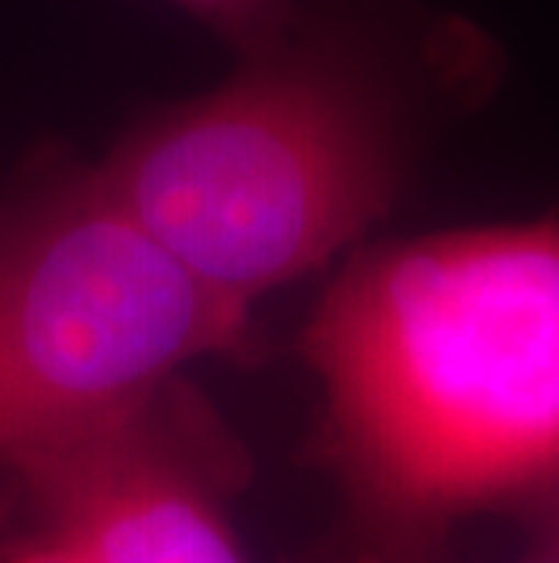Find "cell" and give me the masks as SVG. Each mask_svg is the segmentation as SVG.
<instances>
[{"label":"cell","instance_id":"6da1fadb","mask_svg":"<svg viewBox=\"0 0 559 563\" xmlns=\"http://www.w3.org/2000/svg\"><path fill=\"white\" fill-rule=\"evenodd\" d=\"M505 74L502 41L439 0H305L291 30L127 128L99 178L219 295L251 309L396 208L433 128Z\"/></svg>","mask_w":559,"mask_h":563},{"label":"cell","instance_id":"7a4b0ae2","mask_svg":"<svg viewBox=\"0 0 559 563\" xmlns=\"http://www.w3.org/2000/svg\"><path fill=\"white\" fill-rule=\"evenodd\" d=\"M353 549L559 490V211L360 244L302 328Z\"/></svg>","mask_w":559,"mask_h":563},{"label":"cell","instance_id":"3957f363","mask_svg":"<svg viewBox=\"0 0 559 563\" xmlns=\"http://www.w3.org/2000/svg\"><path fill=\"white\" fill-rule=\"evenodd\" d=\"M247 331V306L193 277L99 167L33 172L0 214V476L135 422Z\"/></svg>","mask_w":559,"mask_h":563},{"label":"cell","instance_id":"277c9868","mask_svg":"<svg viewBox=\"0 0 559 563\" xmlns=\"http://www.w3.org/2000/svg\"><path fill=\"white\" fill-rule=\"evenodd\" d=\"M233 443L171 393L146 415L4 476L41 542L85 563H251L222 512Z\"/></svg>","mask_w":559,"mask_h":563},{"label":"cell","instance_id":"5b68a950","mask_svg":"<svg viewBox=\"0 0 559 563\" xmlns=\"http://www.w3.org/2000/svg\"><path fill=\"white\" fill-rule=\"evenodd\" d=\"M171 4L222 37L236 58H244L280 41L299 19L305 0H171Z\"/></svg>","mask_w":559,"mask_h":563},{"label":"cell","instance_id":"8992f818","mask_svg":"<svg viewBox=\"0 0 559 563\" xmlns=\"http://www.w3.org/2000/svg\"><path fill=\"white\" fill-rule=\"evenodd\" d=\"M530 553L527 563H559V490L538 501L530 512Z\"/></svg>","mask_w":559,"mask_h":563},{"label":"cell","instance_id":"52a82bcc","mask_svg":"<svg viewBox=\"0 0 559 563\" xmlns=\"http://www.w3.org/2000/svg\"><path fill=\"white\" fill-rule=\"evenodd\" d=\"M342 563H458L444 542L436 545H407V549H349Z\"/></svg>","mask_w":559,"mask_h":563},{"label":"cell","instance_id":"ba28073f","mask_svg":"<svg viewBox=\"0 0 559 563\" xmlns=\"http://www.w3.org/2000/svg\"><path fill=\"white\" fill-rule=\"evenodd\" d=\"M8 563H85L77 553H69V549H58V545H33L30 553H22L15 560H8Z\"/></svg>","mask_w":559,"mask_h":563}]
</instances>
